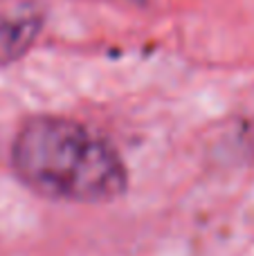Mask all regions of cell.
I'll use <instances>...</instances> for the list:
<instances>
[{
    "label": "cell",
    "mask_w": 254,
    "mask_h": 256,
    "mask_svg": "<svg viewBox=\"0 0 254 256\" xmlns=\"http://www.w3.org/2000/svg\"><path fill=\"white\" fill-rule=\"evenodd\" d=\"M12 164L27 186L66 202H112L128 184L120 153L68 117L27 120L14 142Z\"/></svg>",
    "instance_id": "6da1fadb"
},
{
    "label": "cell",
    "mask_w": 254,
    "mask_h": 256,
    "mask_svg": "<svg viewBox=\"0 0 254 256\" xmlns=\"http://www.w3.org/2000/svg\"><path fill=\"white\" fill-rule=\"evenodd\" d=\"M40 30V16L34 9H14L0 14V63L20 58Z\"/></svg>",
    "instance_id": "7a4b0ae2"
}]
</instances>
